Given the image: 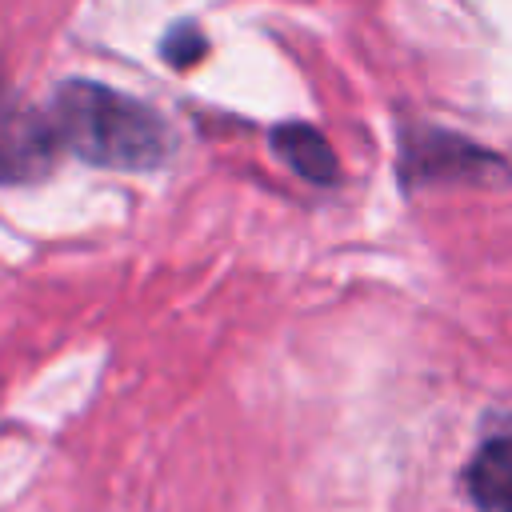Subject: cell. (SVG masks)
I'll return each instance as SVG.
<instances>
[{
	"label": "cell",
	"mask_w": 512,
	"mask_h": 512,
	"mask_svg": "<svg viewBox=\"0 0 512 512\" xmlns=\"http://www.w3.org/2000/svg\"><path fill=\"white\" fill-rule=\"evenodd\" d=\"M272 148H276V156L300 176V180H308V184H336L340 180V160H336V152H332V144L312 128V124H300V120H292V124H280L276 132H272Z\"/></svg>",
	"instance_id": "obj_5"
},
{
	"label": "cell",
	"mask_w": 512,
	"mask_h": 512,
	"mask_svg": "<svg viewBox=\"0 0 512 512\" xmlns=\"http://www.w3.org/2000/svg\"><path fill=\"white\" fill-rule=\"evenodd\" d=\"M56 144L96 168L152 172L172 152L168 124L136 96L96 80H68L52 100Z\"/></svg>",
	"instance_id": "obj_1"
},
{
	"label": "cell",
	"mask_w": 512,
	"mask_h": 512,
	"mask_svg": "<svg viewBox=\"0 0 512 512\" xmlns=\"http://www.w3.org/2000/svg\"><path fill=\"white\" fill-rule=\"evenodd\" d=\"M200 48H204V40H200V32H196L192 24L172 28V36L164 40V56H168L172 64H192V60L200 56Z\"/></svg>",
	"instance_id": "obj_6"
},
{
	"label": "cell",
	"mask_w": 512,
	"mask_h": 512,
	"mask_svg": "<svg viewBox=\"0 0 512 512\" xmlns=\"http://www.w3.org/2000/svg\"><path fill=\"white\" fill-rule=\"evenodd\" d=\"M464 484L476 508L512 512V428L480 440V448L464 468Z\"/></svg>",
	"instance_id": "obj_4"
},
{
	"label": "cell",
	"mask_w": 512,
	"mask_h": 512,
	"mask_svg": "<svg viewBox=\"0 0 512 512\" xmlns=\"http://www.w3.org/2000/svg\"><path fill=\"white\" fill-rule=\"evenodd\" d=\"M56 132L52 120L36 116L32 108H20L0 76V180H28L40 176L56 156Z\"/></svg>",
	"instance_id": "obj_3"
},
{
	"label": "cell",
	"mask_w": 512,
	"mask_h": 512,
	"mask_svg": "<svg viewBox=\"0 0 512 512\" xmlns=\"http://www.w3.org/2000/svg\"><path fill=\"white\" fill-rule=\"evenodd\" d=\"M400 172L408 184H492L508 180V168L496 152L440 128H416L404 136L400 148Z\"/></svg>",
	"instance_id": "obj_2"
}]
</instances>
